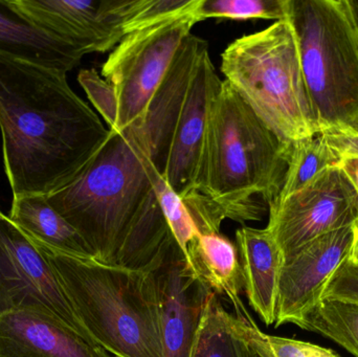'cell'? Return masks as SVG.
<instances>
[{
	"label": "cell",
	"instance_id": "obj_1",
	"mask_svg": "<svg viewBox=\"0 0 358 357\" xmlns=\"http://www.w3.org/2000/svg\"><path fill=\"white\" fill-rule=\"evenodd\" d=\"M178 111L171 94L157 92L140 122L121 131L109 129L88 165L66 186L45 195L96 261L144 270L171 235L152 173L165 174Z\"/></svg>",
	"mask_w": 358,
	"mask_h": 357
},
{
	"label": "cell",
	"instance_id": "obj_2",
	"mask_svg": "<svg viewBox=\"0 0 358 357\" xmlns=\"http://www.w3.org/2000/svg\"><path fill=\"white\" fill-rule=\"evenodd\" d=\"M0 130L13 196L48 195L71 182L108 138L66 73L0 52Z\"/></svg>",
	"mask_w": 358,
	"mask_h": 357
},
{
	"label": "cell",
	"instance_id": "obj_3",
	"mask_svg": "<svg viewBox=\"0 0 358 357\" xmlns=\"http://www.w3.org/2000/svg\"><path fill=\"white\" fill-rule=\"evenodd\" d=\"M292 144L282 142L223 80L213 101L198 180L225 219L258 221L280 194Z\"/></svg>",
	"mask_w": 358,
	"mask_h": 357
},
{
	"label": "cell",
	"instance_id": "obj_4",
	"mask_svg": "<svg viewBox=\"0 0 358 357\" xmlns=\"http://www.w3.org/2000/svg\"><path fill=\"white\" fill-rule=\"evenodd\" d=\"M35 245L56 270L76 314L98 345L115 357H163L148 268L130 270Z\"/></svg>",
	"mask_w": 358,
	"mask_h": 357
},
{
	"label": "cell",
	"instance_id": "obj_5",
	"mask_svg": "<svg viewBox=\"0 0 358 357\" xmlns=\"http://www.w3.org/2000/svg\"><path fill=\"white\" fill-rule=\"evenodd\" d=\"M221 71L282 142L290 145L319 134L288 19L234 40L221 54Z\"/></svg>",
	"mask_w": 358,
	"mask_h": 357
},
{
	"label": "cell",
	"instance_id": "obj_6",
	"mask_svg": "<svg viewBox=\"0 0 358 357\" xmlns=\"http://www.w3.org/2000/svg\"><path fill=\"white\" fill-rule=\"evenodd\" d=\"M319 134H358V19L350 0H289Z\"/></svg>",
	"mask_w": 358,
	"mask_h": 357
},
{
	"label": "cell",
	"instance_id": "obj_7",
	"mask_svg": "<svg viewBox=\"0 0 358 357\" xmlns=\"http://www.w3.org/2000/svg\"><path fill=\"white\" fill-rule=\"evenodd\" d=\"M197 6L128 34L113 48L102 67L119 103L117 126L110 130L121 131L143 119L181 45L199 22Z\"/></svg>",
	"mask_w": 358,
	"mask_h": 357
},
{
	"label": "cell",
	"instance_id": "obj_8",
	"mask_svg": "<svg viewBox=\"0 0 358 357\" xmlns=\"http://www.w3.org/2000/svg\"><path fill=\"white\" fill-rule=\"evenodd\" d=\"M19 310L48 314L96 343L48 258L0 209V316Z\"/></svg>",
	"mask_w": 358,
	"mask_h": 357
},
{
	"label": "cell",
	"instance_id": "obj_9",
	"mask_svg": "<svg viewBox=\"0 0 358 357\" xmlns=\"http://www.w3.org/2000/svg\"><path fill=\"white\" fill-rule=\"evenodd\" d=\"M269 207L266 228L283 258L310 241L358 219V193L340 167H332L308 186Z\"/></svg>",
	"mask_w": 358,
	"mask_h": 357
},
{
	"label": "cell",
	"instance_id": "obj_10",
	"mask_svg": "<svg viewBox=\"0 0 358 357\" xmlns=\"http://www.w3.org/2000/svg\"><path fill=\"white\" fill-rule=\"evenodd\" d=\"M146 268L157 295L163 357H189L213 291L192 272L172 235Z\"/></svg>",
	"mask_w": 358,
	"mask_h": 357
},
{
	"label": "cell",
	"instance_id": "obj_11",
	"mask_svg": "<svg viewBox=\"0 0 358 357\" xmlns=\"http://www.w3.org/2000/svg\"><path fill=\"white\" fill-rule=\"evenodd\" d=\"M54 37L84 54L106 52L125 37L124 22L132 0H8Z\"/></svg>",
	"mask_w": 358,
	"mask_h": 357
},
{
	"label": "cell",
	"instance_id": "obj_12",
	"mask_svg": "<svg viewBox=\"0 0 358 357\" xmlns=\"http://www.w3.org/2000/svg\"><path fill=\"white\" fill-rule=\"evenodd\" d=\"M222 81L210 60L208 46L194 67L174 128L164 178L183 203L198 192V180L213 101Z\"/></svg>",
	"mask_w": 358,
	"mask_h": 357
},
{
	"label": "cell",
	"instance_id": "obj_13",
	"mask_svg": "<svg viewBox=\"0 0 358 357\" xmlns=\"http://www.w3.org/2000/svg\"><path fill=\"white\" fill-rule=\"evenodd\" d=\"M355 238L353 226H346L310 241L284 259L275 327L296 324L323 299L330 279L350 256Z\"/></svg>",
	"mask_w": 358,
	"mask_h": 357
},
{
	"label": "cell",
	"instance_id": "obj_14",
	"mask_svg": "<svg viewBox=\"0 0 358 357\" xmlns=\"http://www.w3.org/2000/svg\"><path fill=\"white\" fill-rule=\"evenodd\" d=\"M0 357H115L98 344L41 312L0 316Z\"/></svg>",
	"mask_w": 358,
	"mask_h": 357
},
{
	"label": "cell",
	"instance_id": "obj_15",
	"mask_svg": "<svg viewBox=\"0 0 358 357\" xmlns=\"http://www.w3.org/2000/svg\"><path fill=\"white\" fill-rule=\"evenodd\" d=\"M236 241L248 303L266 326L275 325L283 254L267 228L243 226Z\"/></svg>",
	"mask_w": 358,
	"mask_h": 357
},
{
	"label": "cell",
	"instance_id": "obj_16",
	"mask_svg": "<svg viewBox=\"0 0 358 357\" xmlns=\"http://www.w3.org/2000/svg\"><path fill=\"white\" fill-rule=\"evenodd\" d=\"M0 52L66 73L85 56L81 50L40 29L15 10L8 0H0Z\"/></svg>",
	"mask_w": 358,
	"mask_h": 357
},
{
	"label": "cell",
	"instance_id": "obj_17",
	"mask_svg": "<svg viewBox=\"0 0 358 357\" xmlns=\"http://www.w3.org/2000/svg\"><path fill=\"white\" fill-rule=\"evenodd\" d=\"M185 261L210 291L227 298L238 320H252L241 300L243 275L237 247L231 241L221 236L220 233L200 234L189 247Z\"/></svg>",
	"mask_w": 358,
	"mask_h": 357
},
{
	"label": "cell",
	"instance_id": "obj_18",
	"mask_svg": "<svg viewBox=\"0 0 358 357\" xmlns=\"http://www.w3.org/2000/svg\"><path fill=\"white\" fill-rule=\"evenodd\" d=\"M8 217L35 242L71 257L94 259L83 237L52 209L45 195L13 196Z\"/></svg>",
	"mask_w": 358,
	"mask_h": 357
},
{
	"label": "cell",
	"instance_id": "obj_19",
	"mask_svg": "<svg viewBox=\"0 0 358 357\" xmlns=\"http://www.w3.org/2000/svg\"><path fill=\"white\" fill-rule=\"evenodd\" d=\"M341 161L342 156L321 134L292 143L283 186L273 203L284 201L302 190L326 170L338 167Z\"/></svg>",
	"mask_w": 358,
	"mask_h": 357
},
{
	"label": "cell",
	"instance_id": "obj_20",
	"mask_svg": "<svg viewBox=\"0 0 358 357\" xmlns=\"http://www.w3.org/2000/svg\"><path fill=\"white\" fill-rule=\"evenodd\" d=\"M294 325L332 340L358 357V304L323 298Z\"/></svg>",
	"mask_w": 358,
	"mask_h": 357
},
{
	"label": "cell",
	"instance_id": "obj_21",
	"mask_svg": "<svg viewBox=\"0 0 358 357\" xmlns=\"http://www.w3.org/2000/svg\"><path fill=\"white\" fill-rule=\"evenodd\" d=\"M231 314L221 305L218 296L206 300L189 357H246V346L231 324Z\"/></svg>",
	"mask_w": 358,
	"mask_h": 357
},
{
	"label": "cell",
	"instance_id": "obj_22",
	"mask_svg": "<svg viewBox=\"0 0 358 357\" xmlns=\"http://www.w3.org/2000/svg\"><path fill=\"white\" fill-rule=\"evenodd\" d=\"M231 324L257 357H341L334 350L308 342L267 335L257 326L254 319L246 322L231 316Z\"/></svg>",
	"mask_w": 358,
	"mask_h": 357
},
{
	"label": "cell",
	"instance_id": "obj_23",
	"mask_svg": "<svg viewBox=\"0 0 358 357\" xmlns=\"http://www.w3.org/2000/svg\"><path fill=\"white\" fill-rule=\"evenodd\" d=\"M289 0H200L195 14L198 21L206 19L227 20H285Z\"/></svg>",
	"mask_w": 358,
	"mask_h": 357
},
{
	"label": "cell",
	"instance_id": "obj_24",
	"mask_svg": "<svg viewBox=\"0 0 358 357\" xmlns=\"http://www.w3.org/2000/svg\"><path fill=\"white\" fill-rule=\"evenodd\" d=\"M152 184L172 236L187 259V251L199 237V231L182 199L157 170L153 171Z\"/></svg>",
	"mask_w": 358,
	"mask_h": 357
},
{
	"label": "cell",
	"instance_id": "obj_25",
	"mask_svg": "<svg viewBox=\"0 0 358 357\" xmlns=\"http://www.w3.org/2000/svg\"><path fill=\"white\" fill-rule=\"evenodd\" d=\"M199 0H132L124 22V34L132 33L171 17L191 12Z\"/></svg>",
	"mask_w": 358,
	"mask_h": 357
},
{
	"label": "cell",
	"instance_id": "obj_26",
	"mask_svg": "<svg viewBox=\"0 0 358 357\" xmlns=\"http://www.w3.org/2000/svg\"><path fill=\"white\" fill-rule=\"evenodd\" d=\"M78 81L94 108L104 117L109 129H115L119 115L115 87L101 77L96 69H82L78 75Z\"/></svg>",
	"mask_w": 358,
	"mask_h": 357
},
{
	"label": "cell",
	"instance_id": "obj_27",
	"mask_svg": "<svg viewBox=\"0 0 358 357\" xmlns=\"http://www.w3.org/2000/svg\"><path fill=\"white\" fill-rule=\"evenodd\" d=\"M323 298L345 300L358 304V265L347 258L334 272Z\"/></svg>",
	"mask_w": 358,
	"mask_h": 357
},
{
	"label": "cell",
	"instance_id": "obj_28",
	"mask_svg": "<svg viewBox=\"0 0 358 357\" xmlns=\"http://www.w3.org/2000/svg\"><path fill=\"white\" fill-rule=\"evenodd\" d=\"M321 136L341 156L358 157V134L323 133Z\"/></svg>",
	"mask_w": 358,
	"mask_h": 357
},
{
	"label": "cell",
	"instance_id": "obj_29",
	"mask_svg": "<svg viewBox=\"0 0 358 357\" xmlns=\"http://www.w3.org/2000/svg\"><path fill=\"white\" fill-rule=\"evenodd\" d=\"M338 167L346 174L351 184L355 187L358 193V157L357 156H345L342 157Z\"/></svg>",
	"mask_w": 358,
	"mask_h": 357
},
{
	"label": "cell",
	"instance_id": "obj_30",
	"mask_svg": "<svg viewBox=\"0 0 358 357\" xmlns=\"http://www.w3.org/2000/svg\"><path fill=\"white\" fill-rule=\"evenodd\" d=\"M353 228H355V243H353L352 251H351L350 256H349V259H350L353 263L358 265V219L355 221V224H353Z\"/></svg>",
	"mask_w": 358,
	"mask_h": 357
},
{
	"label": "cell",
	"instance_id": "obj_31",
	"mask_svg": "<svg viewBox=\"0 0 358 357\" xmlns=\"http://www.w3.org/2000/svg\"><path fill=\"white\" fill-rule=\"evenodd\" d=\"M351 3H352L353 8H355V13H357L358 19V0H351Z\"/></svg>",
	"mask_w": 358,
	"mask_h": 357
},
{
	"label": "cell",
	"instance_id": "obj_32",
	"mask_svg": "<svg viewBox=\"0 0 358 357\" xmlns=\"http://www.w3.org/2000/svg\"><path fill=\"white\" fill-rule=\"evenodd\" d=\"M246 357H257L256 354H255L248 346H246Z\"/></svg>",
	"mask_w": 358,
	"mask_h": 357
}]
</instances>
